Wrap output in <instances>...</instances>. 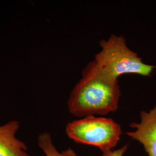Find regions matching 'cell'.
<instances>
[{
  "instance_id": "obj_1",
  "label": "cell",
  "mask_w": 156,
  "mask_h": 156,
  "mask_svg": "<svg viewBox=\"0 0 156 156\" xmlns=\"http://www.w3.org/2000/svg\"><path fill=\"white\" fill-rule=\"evenodd\" d=\"M120 96L119 79L93 60L84 68L82 78L72 90L68 109L72 115L79 118L106 115L117 111Z\"/></svg>"
},
{
  "instance_id": "obj_2",
  "label": "cell",
  "mask_w": 156,
  "mask_h": 156,
  "mask_svg": "<svg viewBox=\"0 0 156 156\" xmlns=\"http://www.w3.org/2000/svg\"><path fill=\"white\" fill-rule=\"evenodd\" d=\"M101 50L94 57L99 67L112 76L119 79L124 74L151 76L154 67L142 62V58L128 48L123 35L111 34L107 39H101Z\"/></svg>"
},
{
  "instance_id": "obj_3",
  "label": "cell",
  "mask_w": 156,
  "mask_h": 156,
  "mask_svg": "<svg viewBox=\"0 0 156 156\" xmlns=\"http://www.w3.org/2000/svg\"><path fill=\"white\" fill-rule=\"evenodd\" d=\"M66 132L75 142L98 147L102 152L112 151L120 139L122 127L114 120L88 116L69 122Z\"/></svg>"
},
{
  "instance_id": "obj_4",
  "label": "cell",
  "mask_w": 156,
  "mask_h": 156,
  "mask_svg": "<svg viewBox=\"0 0 156 156\" xmlns=\"http://www.w3.org/2000/svg\"><path fill=\"white\" fill-rule=\"evenodd\" d=\"M129 126L135 130L126 133L128 136L143 145L148 156H156V106L149 112H140V122Z\"/></svg>"
},
{
  "instance_id": "obj_5",
  "label": "cell",
  "mask_w": 156,
  "mask_h": 156,
  "mask_svg": "<svg viewBox=\"0 0 156 156\" xmlns=\"http://www.w3.org/2000/svg\"><path fill=\"white\" fill-rule=\"evenodd\" d=\"M19 128L16 120L0 125V156H31L27 145L16 137Z\"/></svg>"
},
{
  "instance_id": "obj_6",
  "label": "cell",
  "mask_w": 156,
  "mask_h": 156,
  "mask_svg": "<svg viewBox=\"0 0 156 156\" xmlns=\"http://www.w3.org/2000/svg\"><path fill=\"white\" fill-rule=\"evenodd\" d=\"M37 144L45 156H77L75 151L70 147L60 152L53 144L51 134L48 132H43L39 134Z\"/></svg>"
},
{
  "instance_id": "obj_7",
  "label": "cell",
  "mask_w": 156,
  "mask_h": 156,
  "mask_svg": "<svg viewBox=\"0 0 156 156\" xmlns=\"http://www.w3.org/2000/svg\"><path fill=\"white\" fill-rule=\"evenodd\" d=\"M128 148V145H124L122 147L117 149L116 151H106L102 152V156H123L124 153L127 151Z\"/></svg>"
}]
</instances>
